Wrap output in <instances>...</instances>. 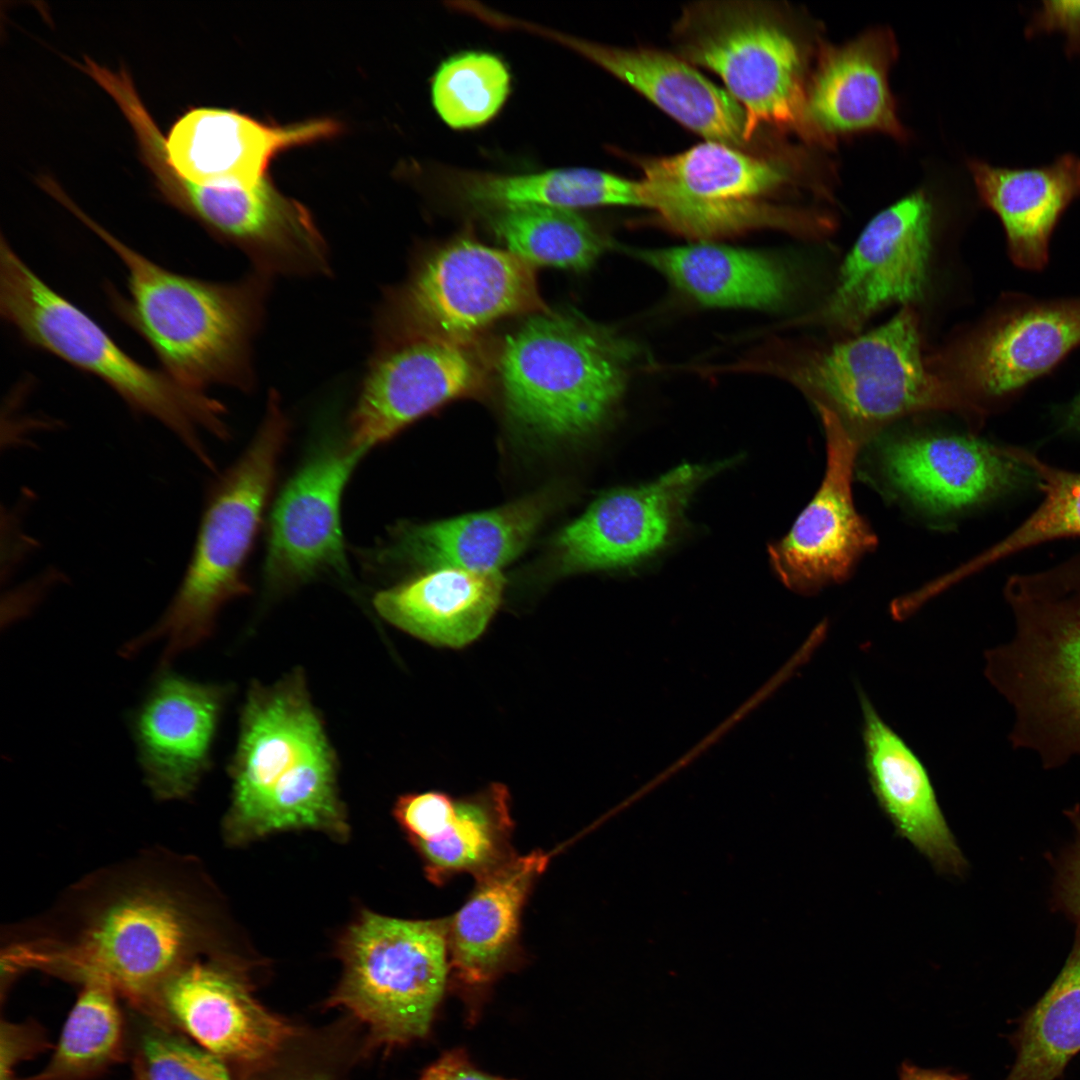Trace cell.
<instances>
[{"label":"cell","instance_id":"cell-1","mask_svg":"<svg viewBox=\"0 0 1080 1080\" xmlns=\"http://www.w3.org/2000/svg\"><path fill=\"white\" fill-rule=\"evenodd\" d=\"M152 872L133 870L101 885L65 936L11 947V967L108 985L136 1014L152 1017L162 986L197 958L203 940L184 882Z\"/></svg>","mask_w":1080,"mask_h":1080},{"label":"cell","instance_id":"cell-2","mask_svg":"<svg viewBox=\"0 0 1080 1080\" xmlns=\"http://www.w3.org/2000/svg\"><path fill=\"white\" fill-rule=\"evenodd\" d=\"M65 207L123 263L127 295L106 287L110 304L149 345L162 371L202 392L212 385L244 391L252 386L251 346L269 276L255 271L237 281L215 282L171 271L117 239L71 200Z\"/></svg>","mask_w":1080,"mask_h":1080},{"label":"cell","instance_id":"cell-3","mask_svg":"<svg viewBox=\"0 0 1080 1080\" xmlns=\"http://www.w3.org/2000/svg\"><path fill=\"white\" fill-rule=\"evenodd\" d=\"M231 775L233 835L299 827L344 832L334 756L298 674L250 692Z\"/></svg>","mask_w":1080,"mask_h":1080},{"label":"cell","instance_id":"cell-4","mask_svg":"<svg viewBox=\"0 0 1080 1080\" xmlns=\"http://www.w3.org/2000/svg\"><path fill=\"white\" fill-rule=\"evenodd\" d=\"M0 314L24 343L99 378L130 408L159 421L212 467L200 432L228 435L223 405L132 358L94 319L45 283L4 236Z\"/></svg>","mask_w":1080,"mask_h":1080},{"label":"cell","instance_id":"cell-5","mask_svg":"<svg viewBox=\"0 0 1080 1080\" xmlns=\"http://www.w3.org/2000/svg\"><path fill=\"white\" fill-rule=\"evenodd\" d=\"M634 354L623 337L576 312L531 315L502 348L499 377L506 413L542 438L590 433L623 394Z\"/></svg>","mask_w":1080,"mask_h":1080},{"label":"cell","instance_id":"cell-6","mask_svg":"<svg viewBox=\"0 0 1080 1080\" xmlns=\"http://www.w3.org/2000/svg\"><path fill=\"white\" fill-rule=\"evenodd\" d=\"M288 421L271 393L249 448L216 482L182 580L159 620L123 648L130 656L163 640L160 668L213 631L220 609L247 592L243 570L274 484Z\"/></svg>","mask_w":1080,"mask_h":1080},{"label":"cell","instance_id":"cell-7","mask_svg":"<svg viewBox=\"0 0 1080 1080\" xmlns=\"http://www.w3.org/2000/svg\"><path fill=\"white\" fill-rule=\"evenodd\" d=\"M681 58L718 74L741 105L749 141L762 125L814 142L806 117V57L774 9L754 2H705L687 8L674 30Z\"/></svg>","mask_w":1080,"mask_h":1080},{"label":"cell","instance_id":"cell-8","mask_svg":"<svg viewBox=\"0 0 1080 1080\" xmlns=\"http://www.w3.org/2000/svg\"><path fill=\"white\" fill-rule=\"evenodd\" d=\"M448 924L403 920L371 912L345 934L342 979L329 998L364 1024L384 1047L424 1037L444 993Z\"/></svg>","mask_w":1080,"mask_h":1080},{"label":"cell","instance_id":"cell-9","mask_svg":"<svg viewBox=\"0 0 1080 1080\" xmlns=\"http://www.w3.org/2000/svg\"><path fill=\"white\" fill-rule=\"evenodd\" d=\"M544 310L533 265L509 250L460 239L426 256L391 290L375 336L378 346L414 338L471 343L502 318Z\"/></svg>","mask_w":1080,"mask_h":1080},{"label":"cell","instance_id":"cell-10","mask_svg":"<svg viewBox=\"0 0 1080 1080\" xmlns=\"http://www.w3.org/2000/svg\"><path fill=\"white\" fill-rule=\"evenodd\" d=\"M793 382L853 428L872 430L910 413L952 410L972 418L955 384L933 374L921 350L916 315L904 307L882 326L814 352Z\"/></svg>","mask_w":1080,"mask_h":1080},{"label":"cell","instance_id":"cell-11","mask_svg":"<svg viewBox=\"0 0 1080 1080\" xmlns=\"http://www.w3.org/2000/svg\"><path fill=\"white\" fill-rule=\"evenodd\" d=\"M640 165L643 207L699 242L762 227L809 230L823 224L819 216L768 204L766 197L789 182L787 167L736 147L706 141Z\"/></svg>","mask_w":1080,"mask_h":1080},{"label":"cell","instance_id":"cell-12","mask_svg":"<svg viewBox=\"0 0 1080 1080\" xmlns=\"http://www.w3.org/2000/svg\"><path fill=\"white\" fill-rule=\"evenodd\" d=\"M1009 641L985 652V676L1014 713L1009 740L1045 769L1080 757V620L1011 609Z\"/></svg>","mask_w":1080,"mask_h":1080},{"label":"cell","instance_id":"cell-13","mask_svg":"<svg viewBox=\"0 0 1080 1080\" xmlns=\"http://www.w3.org/2000/svg\"><path fill=\"white\" fill-rule=\"evenodd\" d=\"M1080 346V297L1008 293L953 353L954 384L983 420Z\"/></svg>","mask_w":1080,"mask_h":1080},{"label":"cell","instance_id":"cell-14","mask_svg":"<svg viewBox=\"0 0 1080 1080\" xmlns=\"http://www.w3.org/2000/svg\"><path fill=\"white\" fill-rule=\"evenodd\" d=\"M132 126L161 186L252 187L265 178L269 162L279 152L333 136L339 130L332 120L274 126L219 108L188 111L167 138L147 113L138 116Z\"/></svg>","mask_w":1080,"mask_h":1080},{"label":"cell","instance_id":"cell-15","mask_svg":"<svg viewBox=\"0 0 1080 1080\" xmlns=\"http://www.w3.org/2000/svg\"><path fill=\"white\" fill-rule=\"evenodd\" d=\"M484 364L472 343L414 338L378 346L349 416L347 442L367 452L439 406L479 393Z\"/></svg>","mask_w":1080,"mask_h":1080},{"label":"cell","instance_id":"cell-16","mask_svg":"<svg viewBox=\"0 0 1080 1080\" xmlns=\"http://www.w3.org/2000/svg\"><path fill=\"white\" fill-rule=\"evenodd\" d=\"M166 198L269 277L330 271L327 244L310 213L266 178L252 187L172 183Z\"/></svg>","mask_w":1080,"mask_h":1080},{"label":"cell","instance_id":"cell-17","mask_svg":"<svg viewBox=\"0 0 1080 1080\" xmlns=\"http://www.w3.org/2000/svg\"><path fill=\"white\" fill-rule=\"evenodd\" d=\"M815 405L826 439L824 477L791 530L769 546L771 564L782 582L806 594L845 580L856 562L877 543L853 502L859 439L833 411Z\"/></svg>","mask_w":1080,"mask_h":1080},{"label":"cell","instance_id":"cell-18","mask_svg":"<svg viewBox=\"0 0 1080 1080\" xmlns=\"http://www.w3.org/2000/svg\"><path fill=\"white\" fill-rule=\"evenodd\" d=\"M152 1019L185 1035L226 1064H264L297 1035L262 1006L231 965L196 958L162 986Z\"/></svg>","mask_w":1080,"mask_h":1080},{"label":"cell","instance_id":"cell-19","mask_svg":"<svg viewBox=\"0 0 1080 1080\" xmlns=\"http://www.w3.org/2000/svg\"><path fill=\"white\" fill-rule=\"evenodd\" d=\"M730 463L683 464L648 484L602 495L558 535L560 569L619 568L654 554L671 538L694 492Z\"/></svg>","mask_w":1080,"mask_h":1080},{"label":"cell","instance_id":"cell-20","mask_svg":"<svg viewBox=\"0 0 1080 1080\" xmlns=\"http://www.w3.org/2000/svg\"><path fill=\"white\" fill-rule=\"evenodd\" d=\"M932 203L916 190L875 215L847 255L818 320L857 331L877 311L918 299L927 281Z\"/></svg>","mask_w":1080,"mask_h":1080},{"label":"cell","instance_id":"cell-21","mask_svg":"<svg viewBox=\"0 0 1080 1080\" xmlns=\"http://www.w3.org/2000/svg\"><path fill=\"white\" fill-rule=\"evenodd\" d=\"M366 452L347 441L321 448L279 495L270 518L265 579L272 588L323 574L349 576L341 527V497Z\"/></svg>","mask_w":1080,"mask_h":1080},{"label":"cell","instance_id":"cell-22","mask_svg":"<svg viewBox=\"0 0 1080 1080\" xmlns=\"http://www.w3.org/2000/svg\"><path fill=\"white\" fill-rule=\"evenodd\" d=\"M889 483L919 507L935 513L968 508L1034 478L1013 447L959 435L909 436L880 452Z\"/></svg>","mask_w":1080,"mask_h":1080},{"label":"cell","instance_id":"cell-23","mask_svg":"<svg viewBox=\"0 0 1080 1080\" xmlns=\"http://www.w3.org/2000/svg\"><path fill=\"white\" fill-rule=\"evenodd\" d=\"M161 669L131 717L138 759L152 793L184 799L209 768L226 691Z\"/></svg>","mask_w":1080,"mask_h":1080},{"label":"cell","instance_id":"cell-24","mask_svg":"<svg viewBox=\"0 0 1080 1080\" xmlns=\"http://www.w3.org/2000/svg\"><path fill=\"white\" fill-rule=\"evenodd\" d=\"M896 56L895 37L884 27L842 45L819 44L806 88V117L815 143L828 147L836 136L864 131L906 139L889 87Z\"/></svg>","mask_w":1080,"mask_h":1080},{"label":"cell","instance_id":"cell-25","mask_svg":"<svg viewBox=\"0 0 1080 1080\" xmlns=\"http://www.w3.org/2000/svg\"><path fill=\"white\" fill-rule=\"evenodd\" d=\"M865 766L872 792L896 833L944 874L967 862L941 810L928 772L859 689Z\"/></svg>","mask_w":1080,"mask_h":1080},{"label":"cell","instance_id":"cell-26","mask_svg":"<svg viewBox=\"0 0 1080 1080\" xmlns=\"http://www.w3.org/2000/svg\"><path fill=\"white\" fill-rule=\"evenodd\" d=\"M968 168L980 201L1003 226L1011 261L1027 271L1042 270L1057 224L1080 198V157L1066 152L1028 168L971 159Z\"/></svg>","mask_w":1080,"mask_h":1080},{"label":"cell","instance_id":"cell-27","mask_svg":"<svg viewBox=\"0 0 1080 1080\" xmlns=\"http://www.w3.org/2000/svg\"><path fill=\"white\" fill-rule=\"evenodd\" d=\"M546 512L544 497H529L480 513L395 527L374 559L424 567L500 571L527 546Z\"/></svg>","mask_w":1080,"mask_h":1080},{"label":"cell","instance_id":"cell-28","mask_svg":"<svg viewBox=\"0 0 1080 1080\" xmlns=\"http://www.w3.org/2000/svg\"><path fill=\"white\" fill-rule=\"evenodd\" d=\"M572 44L707 141L736 148L748 142L741 105L684 59L654 49L615 48L578 40Z\"/></svg>","mask_w":1080,"mask_h":1080},{"label":"cell","instance_id":"cell-29","mask_svg":"<svg viewBox=\"0 0 1080 1080\" xmlns=\"http://www.w3.org/2000/svg\"><path fill=\"white\" fill-rule=\"evenodd\" d=\"M504 585L500 571L436 568L379 592L374 605L388 622L423 641L461 648L485 630Z\"/></svg>","mask_w":1080,"mask_h":1080},{"label":"cell","instance_id":"cell-30","mask_svg":"<svg viewBox=\"0 0 1080 1080\" xmlns=\"http://www.w3.org/2000/svg\"><path fill=\"white\" fill-rule=\"evenodd\" d=\"M547 861V855L535 851L482 874L448 924L450 965L462 982L482 985L496 975L517 935L528 891Z\"/></svg>","mask_w":1080,"mask_h":1080},{"label":"cell","instance_id":"cell-31","mask_svg":"<svg viewBox=\"0 0 1080 1080\" xmlns=\"http://www.w3.org/2000/svg\"><path fill=\"white\" fill-rule=\"evenodd\" d=\"M634 255L704 306L770 309L781 305L790 289L784 266L757 251L698 242Z\"/></svg>","mask_w":1080,"mask_h":1080},{"label":"cell","instance_id":"cell-32","mask_svg":"<svg viewBox=\"0 0 1080 1080\" xmlns=\"http://www.w3.org/2000/svg\"><path fill=\"white\" fill-rule=\"evenodd\" d=\"M1016 1061L1005 1080H1055L1080 1052V923L1055 981L1013 1037Z\"/></svg>","mask_w":1080,"mask_h":1080},{"label":"cell","instance_id":"cell-33","mask_svg":"<svg viewBox=\"0 0 1080 1080\" xmlns=\"http://www.w3.org/2000/svg\"><path fill=\"white\" fill-rule=\"evenodd\" d=\"M81 986L49 1061L20 1080H92L123 1061L126 1024L119 995L102 983Z\"/></svg>","mask_w":1080,"mask_h":1080},{"label":"cell","instance_id":"cell-34","mask_svg":"<svg viewBox=\"0 0 1080 1080\" xmlns=\"http://www.w3.org/2000/svg\"><path fill=\"white\" fill-rule=\"evenodd\" d=\"M493 225L508 250L533 266L583 271L609 246L607 239L573 209L510 204L498 208Z\"/></svg>","mask_w":1080,"mask_h":1080},{"label":"cell","instance_id":"cell-35","mask_svg":"<svg viewBox=\"0 0 1080 1080\" xmlns=\"http://www.w3.org/2000/svg\"><path fill=\"white\" fill-rule=\"evenodd\" d=\"M465 194L473 203L494 208L520 203L573 210L603 205L643 207L639 181L588 168L479 178L466 187Z\"/></svg>","mask_w":1080,"mask_h":1080},{"label":"cell","instance_id":"cell-36","mask_svg":"<svg viewBox=\"0 0 1080 1080\" xmlns=\"http://www.w3.org/2000/svg\"><path fill=\"white\" fill-rule=\"evenodd\" d=\"M510 826L508 791L494 784L474 797L456 800L447 830L416 846L434 880L463 870L485 872L501 862L498 856Z\"/></svg>","mask_w":1080,"mask_h":1080},{"label":"cell","instance_id":"cell-37","mask_svg":"<svg viewBox=\"0 0 1080 1080\" xmlns=\"http://www.w3.org/2000/svg\"><path fill=\"white\" fill-rule=\"evenodd\" d=\"M1013 452L1032 472L1043 499L1009 535L948 574L952 583L1046 541L1080 537V473L1054 467L1020 448L1013 447Z\"/></svg>","mask_w":1080,"mask_h":1080},{"label":"cell","instance_id":"cell-38","mask_svg":"<svg viewBox=\"0 0 1080 1080\" xmlns=\"http://www.w3.org/2000/svg\"><path fill=\"white\" fill-rule=\"evenodd\" d=\"M510 85L503 62L487 53L468 52L444 62L432 85L434 106L453 128H470L492 118Z\"/></svg>","mask_w":1080,"mask_h":1080},{"label":"cell","instance_id":"cell-39","mask_svg":"<svg viewBox=\"0 0 1080 1080\" xmlns=\"http://www.w3.org/2000/svg\"><path fill=\"white\" fill-rule=\"evenodd\" d=\"M135 1055L148 1080H232L227 1064L182 1033L137 1014Z\"/></svg>","mask_w":1080,"mask_h":1080},{"label":"cell","instance_id":"cell-40","mask_svg":"<svg viewBox=\"0 0 1080 1080\" xmlns=\"http://www.w3.org/2000/svg\"><path fill=\"white\" fill-rule=\"evenodd\" d=\"M455 801L441 792L402 796L395 806V816L416 843L439 838L455 814Z\"/></svg>","mask_w":1080,"mask_h":1080},{"label":"cell","instance_id":"cell-41","mask_svg":"<svg viewBox=\"0 0 1080 1080\" xmlns=\"http://www.w3.org/2000/svg\"><path fill=\"white\" fill-rule=\"evenodd\" d=\"M1074 828V839L1054 862L1052 904L1074 922L1080 923V808L1065 812Z\"/></svg>","mask_w":1080,"mask_h":1080},{"label":"cell","instance_id":"cell-42","mask_svg":"<svg viewBox=\"0 0 1080 1080\" xmlns=\"http://www.w3.org/2000/svg\"><path fill=\"white\" fill-rule=\"evenodd\" d=\"M0 1027V1080H20L16 1077L20 1064L51 1047L47 1034L32 1019L12 1022L2 1018Z\"/></svg>","mask_w":1080,"mask_h":1080},{"label":"cell","instance_id":"cell-43","mask_svg":"<svg viewBox=\"0 0 1080 1080\" xmlns=\"http://www.w3.org/2000/svg\"><path fill=\"white\" fill-rule=\"evenodd\" d=\"M1061 32L1065 36L1064 52L1069 58L1080 56V1L1043 0L1033 10L1024 27V36Z\"/></svg>","mask_w":1080,"mask_h":1080},{"label":"cell","instance_id":"cell-44","mask_svg":"<svg viewBox=\"0 0 1080 1080\" xmlns=\"http://www.w3.org/2000/svg\"><path fill=\"white\" fill-rule=\"evenodd\" d=\"M419 1080H507L477 1069L461 1049L447 1051L428 1066Z\"/></svg>","mask_w":1080,"mask_h":1080},{"label":"cell","instance_id":"cell-45","mask_svg":"<svg viewBox=\"0 0 1080 1080\" xmlns=\"http://www.w3.org/2000/svg\"><path fill=\"white\" fill-rule=\"evenodd\" d=\"M899 1080H968L967 1075L951 1073L946 1070H932L917 1067L908 1062L901 1064Z\"/></svg>","mask_w":1080,"mask_h":1080},{"label":"cell","instance_id":"cell-46","mask_svg":"<svg viewBox=\"0 0 1080 1080\" xmlns=\"http://www.w3.org/2000/svg\"><path fill=\"white\" fill-rule=\"evenodd\" d=\"M1069 425L1080 430V394L1075 399L1068 414Z\"/></svg>","mask_w":1080,"mask_h":1080},{"label":"cell","instance_id":"cell-47","mask_svg":"<svg viewBox=\"0 0 1080 1080\" xmlns=\"http://www.w3.org/2000/svg\"><path fill=\"white\" fill-rule=\"evenodd\" d=\"M132 1080H148L140 1059L134 1055L132 1062Z\"/></svg>","mask_w":1080,"mask_h":1080},{"label":"cell","instance_id":"cell-48","mask_svg":"<svg viewBox=\"0 0 1080 1080\" xmlns=\"http://www.w3.org/2000/svg\"><path fill=\"white\" fill-rule=\"evenodd\" d=\"M291 1080H330V1078L324 1074L313 1073L295 1077Z\"/></svg>","mask_w":1080,"mask_h":1080}]
</instances>
